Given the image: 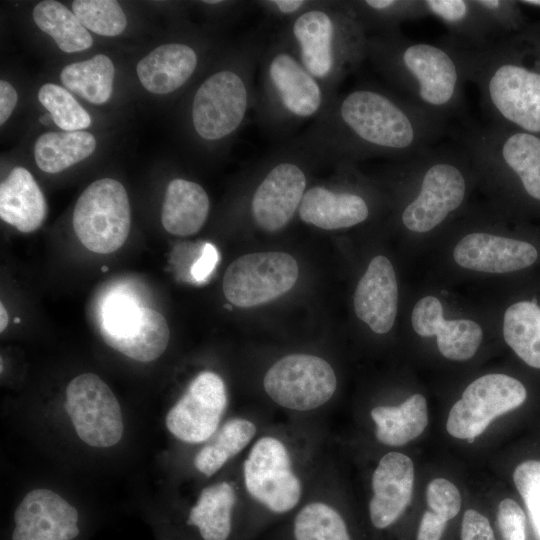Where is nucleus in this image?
Segmentation results:
<instances>
[{
	"instance_id": "f257e3e1",
	"label": "nucleus",
	"mask_w": 540,
	"mask_h": 540,
	"mask_svg": "<svg viewBox=\"0 0 540 540\" xmlns=\"http://www.w3.org/2000/svg\"><path fill=\"white\" fill-rule=\"evenodd\" d=\"M446 126L407 98L366 84L338 94L297 138L319 164L406 160L433 147Z\"/></svg>"
},
{
	"instance_id": "f03ea898",
	"label": "nucleus",
	"mask_w": 540,
	"mask_h": 540,
	"mask_svg": "<svg viewBox=\"0 0 540 540\" xmlns=\"http://www.w3.org/2000/svg\"><path fill=\"white\" fill-rule=\"evenodd\" d=\"M321 418L271 422L238 459L244 540L284 521L304 500L329 458Z\"/></svg>"
},
{
	"instance_id": "7ed1b4c3",
	"label": "nucleus",
	"mask_w": 540,
	"mask_h": 540,
	"mask_svg": "<svg viewBox=\"0 0 540 540\" xmlns=\"http://www.w3.org/2000/svg\"><path fill=\"white\" fill-rule=\"evenodd\" d=\"M446 43L489 123L540 136V22L479 46Z\"/></svg>"
},
{
	"instance_id": "20e7f679",
	"label": "nucleus",
	"mask_w": 540,
	"mask_h": 540,
	"mask_svg": "<svg viewBox=\"0 0 540 540\" xmlns=\"http://www.w3.org/2000/svg\"><path fill=\"white\" fill-rule=\"evenodd\" d=\"M367 59L401 96L448 122L462 108L466 82L454 49L409 39L401 31L368 35Z\"/></svg>"
},
{
	"instance_id": "39448f33",
	"label": "nucleus",
	"mask_w": 540,
	"mask_h": 540,
	"mask_svg": "<svg viewBox=\"0 0 540 540\" xmlns=\"http://www.w3.org/2000/svg\"><path fill=\"white\" fill-rule=\"evenodd\" d=\"M277 33L334 97L368 56V34L350 1L320 0Z\"/></svg>"
},
{
	"instance_id": "423d86ee",
	"label": "nucleus",
	"mask_w": 540,
	"mask_h": 540,
	"mask_svg": "<svg viewBox=\"0 0 540 540\" xmlns=\"http://www.w3.org/2000/svg\"><path fill=\"white\" fill-rule=\"evenodd\" d=\"M257 73L253 109L259 126L273 138L284 139L315 121L335 99L277 32L265 40Z\"/></svg>"
},
{
	"instance_id": "0eeeda50",
	"label": "nucleus",
	"mask_w": 540,
	"mask_h": 540,
	"mask_svg": "<svg viewBox=\"0 0 540 540\" xmlns=\"http://www.w3.org/2000/svg\"><path fill=\"white\" fill-rule=\"evenodd\" d=\"M265 40L258 32L244 36L196 87L188 117L202 142H229L245 125L254 108L255 76Z\"/></svg>"
},
{
	"instance_id": "6e6552de",
	"label": "nucleus",
	"mask_w": 540,
	"mask_h": 540,
	"mask_svg": "<svg viewBox=\"0 0 540 540\" xmlns=\"http://www.w3.org/2000/svg\"><path fill=\"white\" fill-rule=\"evenodd\" d=\"M401 161L399 169L412 191L400 222L410 232L428 233L463 206L474 167L461 146H433Z\"/></svg>"
},
{
	"instance_id": "1a4fd4ad",
	"label": "nucleus",
	"mask_w": 540,
	"mask_h": 540,
	"mask_svg": "<svg viewBox=\"0 0 540 540\" xmlns=\"http://www.w3.org/2000/svg\"><path fill=\"white\" fill-rule=\"evenodd\" d=\"M460 146L475 173L525 208L540 209V136L493 123L468 128Z\"/></svg>"
},
{
	"instance_id": "9d476101",
	"label": "nucleus",
	"mask_w": 540,
	"mask_h": 540,
	"mask_svg": "<svg viewBox=\"0 0 540 540\" xmlns=\"http://www.w3.org/2000/svg\"><path fill=\"white\" fill-rule=\"evenodd\" d=\"M318 165L297 136L264 155L254 172L256 177L248 199L252 223L269 233L287 226L298 213L311 171Z\"/></svg>"
},
{
	"instance_id": "9b49d317",
	"label": "nucleus",
	"mask_w": 540,
	"mask_h": 540,
	"mask_svg": "<svg viewBox=\"0 0 540 540\" xmlns=\"http://www.w3.org/2000/svg\"><path fill=\"white\" fill-rule=\"evenodd\" d=\"M261 387L268 402L284 411L288 419H315L321 418V412L334 399L338 378L325 358L295 352L268 367Z\"/></svg>"
},
{
	"instance_id": "f8f14e48",
	"label": "nucleus",
	"mask_w": 540,
	"mask_h": 540,
	"mask_svg": "<svg viewBox=\"0 0 540 540\" xmlns=\"http://www.w3.org/2000/svg\"><path fill=\"white\" fill-rule=\"evenodd\" d=\"M237 463L195 486L193 496L167 515L193 540H244L245 503Z\"/></svg>"
},
{
	"instance_id": "ddd939ff",
	"label": "nucleus",
	"mask_w": 540,
	"mask_h": 540,
	"mask_svg": "<svg viewBox=\"0 0 540 540\" xmlns=\"http://www.w3.org/2000/svg\"><path fill=\"white\" fill-rule=\"evenodd\" d=\"M279 524L276 540H360L331 455L301 504Z\"/></svg>"
},
{
	"instance_id": "4468645a",
	"label": "nucleus",
	"mask_w": 540,
	"mask_h": 540,
	"mask_svg": "<svg viewBox=\"0 0 540 540\" xmlns=\"http://www.w3.org/2000/svg\"><path fill=\"white\" fill-rule=\"evenodd\" d=\"M229 388L216 371L196 373L168 407L164 426L181 450L194 448L219 429L232 413Z\"/></svg>"
},
{
	"instance_id": "2eb2a0df",
	"label": "nucleus",
	"mask_w": 540,
	"mask_h": 540,
	"mask_svg": "<svg viewBox=\"0 0 540 540\" xmlns=\"http://www.w3.org/2000/svg\"><path fill=\"white\" fill-rule=\"evenodd\" d=\"M63 411L73 434L87 447L108 450L123 440L125 419L121 404L97 374L81 373L70 380Z\"/></svg>"
},
{
	"instance_id": "dca6fc26",
	"label": "nucleus",
	"mask_w": 540,
	"mask_h": 540,
	"mask_svg": "<svg viewBox=\"0 0 540 540\" xmlns=\"http://www.w3.org/2000/svg\"><path fill=\"white\" fill-rule=\"evenodd\" d=\"M131 209L124 186L112 178L92 182L79 196L73 212V228L89 251L108 254L126 241Z\"/></svg>"
},
{
	"instance_id": "f3484780",
	"label": "nucleus",
	"mask_w": 540,
	"mask_h": 540,
	"mask_svg": "<svg viewBox=\"0 0 540 540\" xmlns=\"http://www.w3.org/2000/svg\"><path fill=\"white\" fill-rule=\"evenodd\" d=\"M527 397L519 379L503 373L485 374L472 381L452 405L446 431L453 438L471 441L493 420L522 406Z\"/></svg>"
},
{
	"instance_id": "a211bd4d",
	"label": "nucleus",
	"mask_w": 540,
	"mask_h": 540,
	"mask_svg": "<svg viewBox=\"0 0 540 540\" xmlns=\"http://www.w3.org/2000/svg\"><path fill=\"white\" fill-rule=\"evenodd\" d=\"M368 479L367 527L375 540H393L413 498V460L397 450L382 452Z\"/></svg>"
},
{
	"instance_id": "6ab92c4d",
	"label": "nucleus",
	"mask_w": 540,
	"mask_h": 540,
	"mask_svg": "<svg viewBox=\"0 0 540 540\" xmlns=\"http://www.w3.org/2000/svg\"><path fill=\"white\" fill-rule=\"evenodd\" d=\"M271 422V413L260 410L231 413L207 441L181 450L179 475L195 486L213 479L237 461Z\"/></svg>"
},
{
	"instance_id": "aec40b11",
	"label": "nucleus",
	"mask_w": 540,
	"mask_h": 540,
	"mask_svg": "<svg viewBox=\"0 0 540 540\" xmlns=\"http://www.w3.org/2000/svg\"><path fill=\"white\" fill-rule=\"evenodd\" d=\"M298 275V264L288 253H249L226 269L223 293L231 304L250 308L284 295L293 288Z\"/></svg>"
},
{
	"instance_id": "412c9836",
	"label": "nucleus",
	"mask_w": 540,
	"mask_h": 540,
	"mask_svg": "<svg viewBox=\"0 0 540 540\" xmlns=\"http://www.w3.org/2000/svg\"><path fill=\"white\" fill-rule=\"evenodd\" d=\"M85 521L66 496L47 487L27 491L17 503L9 540H81Z\"/></svg>"
},
{
	"instance_id": "4be33fe9",
	"label": "nucleus",
	"mask_w": 540,
	"mask_h": 540,
	"mask_svg": "<svg viewBox=\"0 0 540 540\" xmlns=\"http://www.w3.org/2000/svg\"><path fill=\"white\" fill-rule=\"evenodd\" d=\"M453 258L465 269L506 274L535 266L540 259V251L536 243L524 238L476 231L457 242Z\"/></svg>"
},
{
	"instance_id": "5701e85b",
	"label": "nucleus",
	"mask_w": 540,
	"mask_h": 540,
	"mask_svg": "<svg viewBox=\"0 0 540 540\" xmlns=\"http://www.w3.org/2000/svg\"><path fill=\"white\" fill-rule=\"evenodd\" d=\"M411 323L418 335L435 336L441 355L452 361L471 359L483 339V331L477 322L470 319L446 320L440 300L431 295L414 305Z\"/></svg>"
},
{
	"instance_id": "b1692460",
	"label": "nucleus",
	"mask_w": 540,
	"mask_h": 540,
	"mask_svg": "<svg viewBox=\"0 0 540 540\" xmlns=\"http://www.w3.org/2000/svg\"><path fill=\"white\" fill-rule=\"evenodd\" d=\"M371 214L367 195L360 188L317 184L309 187L298 209L299 218L324 230L350 228L365 222Z\"/></svg>"
},
{
	"instance_id": "393cba45",
	"label": "nucleus",
	"mask_w": 540,
	"mask_h": 540,
	"mask_svg": "<svg viewBox=\"0 0 540 540\" xmlns=\"http://www.w3.org/2000/svg\"><path fill=\"white\" fill-rule=\"evenodd\" d=\"M398 306V285L390 260L374 257L359 280L354 294L358 319L377 334L388 333L395 322Z\"/></svg>"
},
{
	"instance_id": "a878e982",
	"label": "nucleus",
	"mask_w": 540,
	"mask_h": 540,
	"mask_svg": "<svg viewBox=\"0 0 540 540\" xmlns=\"http://www.w3.org/2000/svg\"><path fill=\"white\" fill-rule=\"evenodd\" d=\"M201 62L199 50L188 42L162 44L139 60L136 71L149 92L166 95L180 90L195 76Z\"/></svg>"
},
{
	"instance_id": "bb28decb",
	"label": "nucleus",
	"mask_w": 540,
	"mask_h": 540,
	"mask_svg": "<svg viewBox=\"0 0 540 540\" xmlns=\"http://www.w3.org/2000/svg\"><path fill=\"white\" fill-rule=\"evenodd\" d=\"M366 416L374 441L386 448L405 446L422 435L429 424L427 400L420 393L398 404H375Z\"/></svg>"
},
{
	"instance_id": "cd10ccee",
	"label": "nucleus",
	"mask_w": 540,
	"mask_h": 540,
	"mask_svg": "<svg viewBox=\"0 0 540 540\" xmlns=\"http://www.w3.org/2000/svg\"><path fill=\"white\" fill-rule=\"evenodd\" d=\"M47 204L32 174L14 167L0 185V217L18 231L31 233L44 222Z\"/></svg>"
},
{
	"instance_id": "c85d7f7f",
	"label": "nucleus",
	"mask_w": 540,
	"mask_h": 540,
	"mask_svg": "<svg viewBox=\"0 0 540 540\" xmlns=\"http://www.w3.org/2000/svg\"><path fill=\"white\" fill-rule=\"evenodd\" d=\"M209 210V197L200 184L175 178L168 183L165 191L161 223L170 234L193 235L204 226Z\"/></svg>"
},
{
	"instance_id": "c756f323",
	"label": "nucleus",
	"mask_w": 540,
	"mask_h": 540,
	"mask_svg": "<svg viewBox=\"0 0 540 540\" xmlns=\"http://www.w3.org/2000/svg\"><path fill=\"white\" fill-rule=\"evenodd\" d=\"M428 16L442 22L449 31L448 42L479 46L497 39L476 0H424Z\"/></svg>"
},
{
	"instance_id": "7c9ffc66",
	"label": "nucleus",
	"mask_w": 540,
	"mask_h": 540,
	"mask_svg": "<svg viewBox=\"0 0 540 540\" xmlns=\"http://www.w3.org/2000/svg\"><path fill=\"white\" fill-rule=\"evenodd\" d=\"M503 338L527 366L540 370V299H519L503 315Z\"/></svg>"
},
{
	"instance_id": "2f4dec72",
	"label": "nucleus",
	"mask_w": 540,
	"mask_h": 540,
	"mask_svg": "<svg viewBox=\"0 0 540 540\" xmlns=\"http://www.w3.org/2000/svg\"><path fill=\"white\" fill-rule=\"evenodd\" d=\"M95 148L96 139L87 131H53L36 139L34 158L39 169L55 174L88 158Z\"/></svg>"
},
{
	"instance_id": "473e14b6",
	"label": "nucleus",
	"mask_w": 540,
	"mask_h": 540,
	"mask_svg": "<svg viewBox=\"0 0 540 540\" xmlns=\"http://www.w3.org/2000/svg\"><path fill=\"white\" fill-rule=\"evenodd\" d=\"M114 76L112 60L104 54H97L65 66L60 73V80L69 91L92 104L100 105L111 97Z\"/></svg>"
},
{
	"instance_id": "72a5a7b5",
	"label": "nucleus",
	"mask_w": 540,
	"mask_h": 540,
	"mask_svg": "<svg viewBox=\"0 0 540 540\" xmlns=\"http://www.w3.org/2000/svg\"><path fill=\"white\" fill-rule=\"evenodd\" d=\"M35 24L53 38L60 50L66 53L89 49L93 38L73 11L54 0H44L33 9Z\"/></svg>"
},
{
	"instance_id": "f704fd0d",
	"label": "nucleus",
	"mask_w": 540,
	"mask_h": 540,
	"mask_svg": "<svg viewBox=\"0 0 540 540\" xmlns=\"http://www.w3.org/2000/svg\"><path fill=\"white\" fill-rule=\"evenodd\" d=\"M368 35L400 31L402 23L427 15L424 0H350Z\"/></svg>"
},
{
	"instance_id": "c9c22d12",
	"label": "nucleus",
	"mask_w": 540,
	"mask_h": 540,
	"mask_svg": "<svg viewBox=\"0 0 540 540\" xmlns=\"http://www.w3.org/2000/svg\"><path fill=\"white\" fill-rule=\"evenodd\" d=\"M170 330L164 316L144 307L136 334L120 349V353L137 362L148 363L158 359L166 350Z\"/></svg>"
},
{
	"instance_id": "e433bc0d",
	"label": "nucleus",
	"mask_w": 540,
	"mask_h": 540,
	"mask_svg": "<svg viewBox=\"0 0 540 540\" xmlns=\"http://www.w3.org/2000/svg\"><path fill=\"white\" fill-rule=\"evenodd\" d=\"M38 100L63 131H81L91 124L89 113L68 90L57 84L42 85L38 91Z\"/></svg>"
},
{
	"instance_id": "4c0bfd02",
	"label": "nucleus",
	"mask_w": 540,
	"mask_h": 540,
	"mask_svg": "<svg viewBox=\"0 0 540 540\" xmlns=\"http://www.w3.org/2000/svg\"><path fill=\"white\" fill-rule=\"evenodd\" d=\"M72 11L86 29L101 36H117L127 25L123 9L114 0H76Z\"/></svg>"
},
{
	"instance_id": "58836bf2",
	"label": "nucleus",
	"mask_w": 540,
	"mask_h": 540,
	"mask_svg": "<svg viewBox=\"0 0 540 540\" xmlns=\"http://www.w3.org/2000/svg\"><path fill=\"white\" fill-rule=\"evenodd\" d=\"M497 38L517 33L529 23L523 15L519 1L476 0Z\"/></svg>"
},
{
	"instance_id": "ea45409f",
	"label": "nucleus",
	"mask_w": 540,
	"mask_h": 540,
	"mask_svg": "<svg viewBox=\"0 0 540 540\" xmlns=\"http://www.w3.org/2000/svg\"><path fill=\"white\" fill-rule=\"evenodd\" d=\"M426 510L451 522L462 508V496L458 487L450 480L437 477L429 481L425 491Z\"/></svg>"
},
{
	"instance_id": "a19ab883",
	"label": "nucleus",
	"mask_w": 540,
	"mask_h": 540,
	"mask_svg": "<svg viewBox=\"0 0 540 540\" xmlns=\"http://www.w3.org/2000/svg\"><path fill=\"white\" fill-rule=\"evenodd\" d=\"M514 485L523 499L533 523H540V460L529 459L516 466Z\"/></svg>"
},
{
	"instance_id": "79ce46f5",
	"label": "nucleus",
	"mask_w": 540,
	"mask_h": 540,
	"mask_svg": "<svg viewBox=\"0 0 540 540\" xmlns=\"http://www.w3.org/2000/svg\"><path fill=\"white\" fill-rule=\"evenodd\" d=\"M496 521L502 540H527L526 514L514 499L504 498L499 502Z\"/></svg>"
},
{
	"instance_id": "37998d69",
	"label": "nucleus",
	"mask_w": 540,
	"mask_h": 540,
	"mask_svg": "<svg viewBox=\"0 0 540 540\" xmlns=\"http://www.w3.org/2000/svg\"><path fill=\"white\" fill-rule=\"evenodd\" d=\"M319 2L320 0H258L253 1V5L269 20L281 23L282 27L318 5Z\"/></svg>"
},
{
	"instance_id": "c03bdc74",
	"label": "nucleus",
	"mask_w": 540,
	"mask_h": 540,
	"mask_svg": "<svg viewBox=\"0 0 540 540\" xmlns=\"http://www.w3.org/2000/svg\"><path fill=\"white\" fill-rule=\"evenodd\" d=\"M459 540H497L490 519L482 512L469 508L463 513Z\"/></svg>"
},
{
	"instance_id": "a18cd8bd",
	"label": "nucleus",
	"mask_w": 540,
	"mask_h": 540,
	"mask_svg": "<svg viewBox=\"0 0 540 540\" xmlns=\"http://www.w3.org/2000/svg\"><path fill=\"white\" fill-rule=\"evenodd\" d=\"M219 260V253L216 247L211 243H205L200 257L190 268L191 277L198 283L205 282Z\"/></svg>"
},
{
	"instance_id": "49530a36",
	"label": "nucleus",
	"mask_w": 540,
	"mask_h": 540,
	"mask_svg": "<svg viewBox=\"0 0 540 540\" xmlns=\"http://www.w3.org/2000/svg\"><path fill=\"white\" fill-rule=\"evenodd\" d=\"M18 95L15 88L7 81H0V124H4L12 114Z\"/></svg>"
},
{
	"instance_id": "de8ad7c7",
	"label": "nucleus",
	"mask_w": 540,
	"mask_h": 540,
	"mask_svg": "<svg viewBox=\"0 0 540 540\" xmlns=\"http://www.w3.org/2000/svg\"><path fill=\"white\" fill-rule=\"evenodd\" d=\"M158 540H193L167 516L161 517L154 524Z\"/></svg>"
},
{
	"instance_id": "09e8293b",
	"label": "nucleus",
	"mask_w": 540,
	"mask_h": 540,
	"mask_svg": "<svg viewBox=\"0 0 540 540\" xmlns=\"http://www.w3.org/2000/svg\"><path fill=\"white\" fill-rule=\"evenodd\" d=\"M8 313L3 306V304H0V331L3 332L5 328L8 325Z\"/></svg>"
},
{
	"instance_id": "8fccbe9b",
	"label": "nucleus",
	"mask_w": 540,
	"mask_h": 540,
	"mask_svg": "<svg viewBox=\"0 0 540 540\" xmlns=\"http://www.w3.org/2000/svg\"><path fill=\"white\" fill-rule=\"evenodd\" d=\"M51 119H52L51 115H44V116L40 117L39 120H40L43 124L47 125L48 122H49V120H51Z\"/></svg>"
},
{
	"instance_id": "3c124183",
	"label": "nucleus",
	"mask_w": 540,
	"mask_h": 540,
	"mask_svg": "<svg viewBox=\"0 0 540 540\" xmlns=\"http://www.w3.org/2000/svg\"><path fill=\"white\" fill-rule=\"evenodd\" d=\"M14 321H15V322H19V319H18V318H15V320H14Z\"/></svg>"
}]
</instances>
